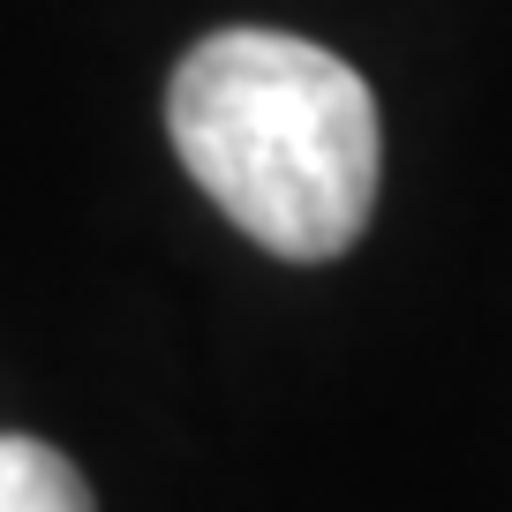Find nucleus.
I'll use <instances>...</instances> for the list:
<instances>
[{"label": "nucleus", "instance_id": "nucleus-1", "mask_svg": "<svg viewBox=\"0 0 512 512\" xmlns=\"http://www.w3.org/2000/svg\"><path fill=\"white\" fill-rule=\"evenodd\" d=\"M166 128L196 189L287 264L347 256L377 211V98L309 38L219 31L189 46L166 91Z\"/></svg>", "mask_w": 512, "mask_h": 512}, {"label": "nucleus", "instance_id": "nucleus-2", "mask_svg": "<svg viewBox=\"0 0 512 512\" xmlns=\"http://www.w3.org/2000/svg\"><path fill=\"white\" fill-rule=\"evenodd\" d=\"M0 512H91V482L38 437H0Z\"/></svg>", "mask_w": 512, "mask_h": 512}]
</instances>
